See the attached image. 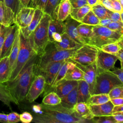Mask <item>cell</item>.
<instances>
[{
  "mask_svg": "<svg viewBox=\"0 0 123 123\" xmlns=\"http://www.w3.org/2000/svg\"><path fill=\"white\" fill-rule=\"evenodd\" d=\"M109 19H111V22H122L120 16V13L113 12L111 11H110L109 13Z\"/></svg>",
  "mask_w": 123,
  "mask_h": 123,
  "instance_id": "obj_49",
  "label": "cell"
},
{
  "mask_svg": "<svg viewBox=\"0 0 123 123\" xmlns=\"http://www.w3.org/2000/svg\"><path fill=\"white\" fill-rule=\"evenodd\" d=\"M110 99L123 98V85L113 87L108 94Z\"/></svg>",
  "mask_w": 123,
  "mask_h": 123,
  "instance_id": "obj_40",
  "label": "cell"
},
{
  "mask_svg": "<svg viewBox=\"0 0 123 123\" xmlns=\"http://www.w3.org/2000/svg\"><path fill=\"white\" fill-rule=\"evenodd\" d=\"M80 23L69 15L63 21L64 32L76 42L82 44H86V41L79 35L77 29V26Z\"/></svg>",
  "mask_w": 123,
  "mask_h": 123,
  "instance_id": "obj_13",
  "label": "cell"
},
{
  "mask_svg": "<svg viewBox=\"0 0 123 123\" xmlns=\"http://www.w3.org/2000/svg\"><path fill=\"white\" fill-rule=\"evenodd\" d=\"M72 8L69 0H61L56 11L57 19L63 22L70 15Z\"/></svg>",
  "mask_w": 123,
  "mask_h": 123,
  "instance_id": "obj_21",
  "label": "cell"
},
{
  "mask_svg": "<svg viewBox=\"0 0 123 123\" xmlns=\"http://www.w3.org/2000/svg\"><path fill=\"white\" fill-rule=\"evenodd\" d=\"M63 80H75L77 81L84 80L83 72L79 68L75 65L74 68H71L68 71Z\"/></svg>",
  "mask_w": 123,
  "mask_h": 123,
  "instance_id": "obj_31",
  "label": "cell"
},
{
  "mask_svg": "<svg viewBox=\"0 0 123 123\" xmlns=\"http://www.w3.org/2000/svg\"><path fill=\"white\" fill-rule=\"evenodd\" d=\"M75 66L74 63L70 59L66 60L63 64L61 66L58 73H57L56 77H55L52 85L50 87H52L56 86L58 83L61 81L63 80L65 75L66 74L68 71L72 68H74Z\"/></svg>",
  "mask_w": 123,
  "mask_h": 123,
  "instance_id": "obj_28",
  "label": "cell"
},
{
  "mask_svg": "<svg viewBox=\"0 0 123 123\" xmlns=\"http://www.w3.org/2000/svg\"><path fill=\"white\" fill-rule=\"evenodd\" d=\"M91 10L99 20L109 18L110 10L106 8L100 2L92 6Z\"/></svg>",
  "mask_w": 123,
  "mask_h": 123,
  "instance_id": "obj_33",
  "label": "cell"
},
{
  "mask_svg": "<svg viewBox=\"0 0 123 123\" xmlns=\"http://www.w3.org/2000/svg\"><path fill=\"white\" fill-rule=\"evenodd\" d=\"M12 25L6 27L2 25H1L0 27V57L1 55V50L2 49V47L3 45V43L4 42V40L5 39V37L11 30L12 28Z\"/></svg>",
  "mask_w": 123,
  "mask_h": 123,
  "instance_id": "obj_41",
  "label": "cell"
},
{
  "mask_svg": "<svg viewBox=\"0 0 123 123\" xmlns=\"http://www.w3.org/2000/svg\"><path fill=\"white\" fill-rule=\"evenodd\" d=\"M62 40V34L58 33H55L52 35V40L54 41L60 42Z\"/></svg>",
  "mask_w": 123,
  "mask_h": 123,
  "instance_id": "obj_56",
  "label": "cell"
},
{
  "mask_svg": "<svg viewBox=\"0 0 123 123\" xmlns=\"http://www.w3.org/2000/svg\"><path fill=\"white\" fill-rule=\"evenodd\" d=\"M117 60L118 58L115 55L104 52L98 49L96 60L98 73L110 71L114 68Z\"/></svg>",
  "mask_w": 123,
  "mask_h": 123,
  "instance_id": "obj_10",
  "label": "cell"
},
{
  "mask_svg": "<svg viewBox=\"0 0 123 123\" xmlns=\"http://www.w3.org/2000/svg\"><path fill=\"white\" fill-rule=\"evenodd\" d=\"M20 47L15 67L11 74L8 81H13L22 71L29 61L34 56L37 55L35 52L30 40L25 37L19 30Z\"/></svg>",
  "mask_w": 123,
  "mask_h": 123,
  "instance_id": "obj_5",
  "label": "cell"
},
{
  "mask_svg": "<svg viewBox=\"0 0 123 123\" xmlns=\"http://www.w3.org/2000/svg\"><path fill=\"white\" fill-rule=\"evenodd\" d=\"M22 7L28 6L30 0H18Z\"/></svg>",
  "mask_w": 123,
  "mask_h": 123,
  "instance_id": "obj_59",
  "label": "cell"
},
{
  "mask_svg": "<svg viewBox=\"0 0 123 123\" xmlns=\"http://www.w3.org/2000/svg\"><path fill=\"white\" fill-rule=\"evenodd\" d=\"M78 85V81L75 80H65L61 81L57 85L51 87L61 98H63L73 89H74Z\"/></svg>",
  "mask_w": 123,
  "mask_h": 123,
  "instance_id": "obj_16",
  "label": "cell"
},
{
  "mask_svg": "<svg viewBox=\"0 0 123 123\" xmlns=\"http://www.w3.org/2000/svg\"><path fill=\"white\" fill-rule=\"evenodd\" d=\"M111 115L116 123H122L123 122V111L112 113Z\"/></svg>",
  "mask_w": 123,
  "mask_h": 123,
  "instance_id": "obj_50",
  "label": "cell"
},
{
  "mask_svg": "<svg viewBox=\"0 0 123 123\" xmlns=\"http://www.w3.org/2000/svg\"><path fill=\"white\" fill-rule=\"evenodd\" d=\"M15 13L3 1H0V24L8 27L14 24Z\"/></svg>",
  "mask_w": 123,
  "mask_h": 123,
  "instance_id": "obj_15",
  "label": "cell"
},
{
  "mask_svg": "<svg viewBox=\"0 0 123 123\" xmlns=\"http://www.w3.org/2000/svg\"><path fill=\"white\" fill-rule=\"evenodd\" d=\"M0 26H1V25L0 24Z\"/></svg>",
  "mask_w": 123,
  "mask_h": 123,
  "instance_id": "obj_63",
  "label": "cell"
},
{
  "mask_svg": "<svg viewBox=\"0 0 123 123\" xmlns=\"http://www.w3.org/2000/svg\"><path fill=\"white\" fill-rule=\"evenodd\" d=\"M113 12L119 13L123 12V6L121 5L118 0H110Z\"/></svg>",
  "mask_w": 123,
  "mask_h": 123,
  "instance_id": "obj_47",
  "label": "cell"
},
{
  "mask_svg": "<svg viewBox=\"0 0 123 123\" xmlns=\"http://www.w3.org/2000/svg\"><path fill=\"white\" fill-rule=\"evenodd\" d=\"M53 43L57 49L60 50L76 49L83 45L76 42L65 32L62 34V40L60 42L54 41Z\"/></svg>",
  "mask_w": 123,
  "mask_h": 123,
  "instance_id": "obj_17",
  "label": "cell"
},
{
  "mask_svg": "<svg viewBox=\"0 0 123 123\" xmlns=\"http://www.w3.org/2000/svg\"><path fill=\"white\" fill-rule=\"evenodd\" d=\"M80 23L88 25L95 26L99 25V19L94 14L93 11L90 10L82 18Z\"/></svg>",
  "mask_w": 123,
  "mask_h": 123,
  "instance_id": "obj_37",
  "label": "cell"
},
{
  "mask_svg": "<svg viewBox=\"0 0 123 123\" xmlns=\"http://www.w3.org/2000/svg\"><path fill=\"white\" fill-rule=\"evenodd\" d=\"M111 73L114 74L116 77L122 82L123 83V68H117L113 71H110Z\"/></svg>",
  "mask_w": 123,
  "mask_h": 123,
  "instance_id": "obj_51",
  "label": "cell"
},
{
  "mask_svg": "<svg viewBox=\"0 0 123 123\" xmlns=\"http://www.w3.org/2000/svg\"><path fill=\"white\" fill-rule=\"evenodd\" d=\"M46 81L43 75H36L31 82L25 96V98L29 102H34L44 91Z\"/></svg>",
  "mask_w": 123,
  "mask_h": 123,
  "instance_id": "obj_9",
  "label": "cell"
},
{
  "mask_svg": "<svg viewBox=\"0 0 123 123\" xmlns=\"http://www.w3.org/2000/svg\"><path fill=\"white\" fill-rule=\"evenodd\" d=\"M61 0H48L43 12L49 15L51 18L57 19L56 11Z\"/></svg>",
  "mask_w": 123,
  "mask_h": 123,
  "instance_id": "obj_34",
  "label": "cell"
},
{
  "mask_svg": "<svg viewBox=\"0 0 123 123\" xmlns=\"http://www.w3.org/2000/svg\"><path fill=\"white\" fill-rule=\"evenodd\" d=\"M99 2L107 9L113 11L110 0H98Z\"/></svg>",
  "mask_w": 123,
  "mask_h": 123,
  "instance_id": "obj_52",
  "label": "cell"
},
{
  "mask_svg": "<svg viewBox=\"0 0 123 123\" xmlns=\"http://www.w3.org/2000/svg\"><path fill=\"white\" fill-rule=\"evenodd\" d=\"M90 110L94 116L111 115L114 105L110 100L108 102L98 105H89Z\"/></svg>",
  "mask_w": 123,
  "mask_h": 123,
  "instance_id": "obj_20",
  "label": "cell"
},
{
  "mask_svg": "<svg viewBox=\"0 0 123 123\" xmlns=\"http://www.w3.org/2000/svg\"><path fill=\"white\" fill-rule=\"evenodd\" d=\"M119 2H120V3L121 4V5L123 6V0H118Z\"/></svg>",
  "mask_w": 123,
  "mask_h": 123,
  "instance_id": "obj_61",
  "label": "cell"
},
{
  "mask_svg": "<svg viewBox=\"0 0 123 123\" xmlns=\"http://www.w3.org/2000/svg\"><path fill=\"white\" fill-rule=\"evenodd\" d=\"M0 122L8 123L7 114L0 113Z\"/></svg>",
  "mask_w": 123,
  "mask_h": 123,
  "instance_id": "obj_58",
  "label": "cell"
},
{
  "mask_svg": "<svg viewBox=\"0 0 123 123\" xmlns=\"http://www.w3.org/2000/svg\"><path fill=\"white\" fill-rule=\"evenodd\" d=\"M110 101L114 106L123 105V98H118L110 99Z\"/></svg>",
  "mask_w": 123,
  "mask_h": 123,
  "instance_id": "obj_53",
  "label": "cell"
},
{
  "mask_svg": "<svg viewBox=\"0 0 123 123\" xmlns=\"http://www.w3.org/2000/svg\"><path fill=\"white\" fill-rule=\"evenodd\" d=\"M106 27L121 35H123V22H111Z\"/></svg>",
  "mask_w": 123,
  "mask_h": 123,
  "instance_id": "obj_43",
  "label": "cell"
},
{
  "mask_svg": "<svg viewBox=\"0 0 123 123\" xmlns=\"http://www.w3.org/2000/svg\"><path fill=\"white\" fill-rule=\"evenodd\" d=\"M90 10H91V6L88 4H86L80 8H72L70 16L76 21L80 22L85 15Z\"/></svg>",
  "mask_w": 123,
  "mask_h": 123,
  "instance_id": "obj_30",
  "label": "cell"
},
{
  "mask_svg": "<svg viewBox=\"0 0 123 123\" xmlns=\"http://www.w3.org/2000/svg\"><path fill=\"white\" fill-rule=\"evenodd\" d=\"M77 102V86L69 93L61 98V104L64 107L72 109Z\"/></svg>",
  "mask_w": 123,
  "mask_h": 123,
  "instance_id": "obj_29",
  "label": "cell"
},
{
  "mask_svg": "<svg viewBox=\"0 0 123 123\" xmlns=\"http://www.w3.org/2000/svg\"><path fill=\"white\" fill-rule=\"evenodd\" d=\"M121 48L116 42H112L103 45L99 49L104 52L115 55Z\"/></svg>",
  "mask_w": 123,
  "mask_h": 123,
  "instance_id": "obj_38",
  "label": "cell"
},
{
  "mask_svg": "<svg viewBox=\"0 0 123 123\" xmlns=\"http://www.w3.org/2000/svg\"><path fill=\"white\" fill-rule=\"evenodd\" d=\"M3 2L12 9L15 13V16L20 8H22L18 0H3Z\"/></svg>",
  "mask_w": 123,
  "mask_h": 123,
  "instance_id": "obj_42",
  "label": "cell"
},
{
  "mask_svg": "<svg viewBox=\"0 0 123 123\" xmlns=\"http://www.w3.org/2000/svg\"><path fill=\"white\" fill-rule=\"evenodd\" d=\"M61 102V98L54 91L48 93L42 100L43 104L47 105H56L60 104Z\"/></svg>",
  "mask_w": 123,
  "mask_h": 123,
  "instance_id": "obj_36",
  "label": "cell"
},
{
  "mask_svg": "<svg viewBox=\"0 0 123 123\" xmlns=\"http://www.w3.org/2000/svg\"><path fill=\"white\" fill-rule=\"evenodd\" d=\"M87 4L89 5L91 7L99 3L98 0H86Z\"/></svg>",
  "mask_w": 123,
  "mask_h": 123,
  "instance_id": "obj_60",
  "label": "cell"
},
{
  "mask_svg": "<svg viewBox=\"0 0 123 123\" xmlns=\"http://www.w3.org/2000/svg\"><path fill=\"white\" fill-rule=\"evenodd\" d=\"M76 49L60 50L57 49L53 42L49 43L38 56L39 58L35 64V75L41 74L50 63L70 59Z\"/></svg>",
  "mask_w": 123,
  "mask_h": 123,
  "instance_id": "obj_3",
  "label": "cell"
},
{
  "mask_svg": "<svg viewBox=\"0 0 123 123\" xmlns=\"http://www.w3.org/2000/svg\"><path fill=\"white\" fill-rule=\"evenodd\" d=\"M92 25L80 23L77 27L79 35L86 41V44L92 34Z\"/></svg>",
  "mask_w": 123,
  "mask_h": 123,
  "instance_id": "obj_32",
  "label": "cell"
},
{
  "mask_svg": "<svg viewBox=\"0 0 123 123\" xmlns=\"http://www.w3.org/2000/svg\"><path fill=\"white\" fill-rule=\"evenodd\" d=\"M91 94L88 84L84 80L78 81L77 102H87Z\"/></svg>",
  "mask_w": 123,
  "mask_h": 123,
  "instance_id": "obj_26",
  "label": "cell"
},
{
  "mask_svg": "<svg viewBox=\"0 0 123 123\" xmlns=\"http://www.w3.org/2000/svg\"><path fill=\"white\" fill-rule=\"evenodd\" d=\"M64 32L63 22L57 19L51 18L48 26V37L49 42H53L52 35L55 33L62 34Z\"/></svg>",
  "mask_w": 123,
  "mask_h": 123,
  "instance_id": "obj_23",
  "label": "cell"
},
{
  "mask_svg": "<svg viewBox=\"0 0 123 123\" xmlns=\"http://www.w3.org/2000/svg\"><path fill=\"white\" fill-rule=\"evenodd\" d=\"M36 56H33L28 62L15 79L8 81V86L11 94L18 103L25 98L32 81L35 76Z\"/></svg>",
  "mask_w": 123,
  "mask_h": 123,
  "instance_id": "obj_2",
  "label": "cell"
},
{
  "mask_svg": "<svg viewBox=\"0 0 123 123\" xmlns=\"http://www.w3.org/2000/svg\"><path fill=\"white\" fill-rule=\"evenodd\" d=\"M73 8L81 7L87 4L86 0H69Z\"/></svg>",
  "mask_w": 123,
  "mask_h": 123,
  "instance_id": "obj_48",
  "label": "cell"
},
{
  "mask_svg": "<svg viewBox=\"0 0 123 123\" xmlns=\"http://www.w3.org/2000/svg\"><path fill=\"white\" fill-rule=\"evenodd\" d=\"M50 19L51 17L49 15L44 13L39 24L28 37L37 56L50 43L48 37V26Z\"/></svg>",
  "mask_w": 123,
  "mask_h": 123,
  "instance_id": "obj_4",
  "label": "cell"
},
{
  "mask_svg": "<svg viewBox=\"0 0 123 123\" xmlns=\"http://www.w3.org/2000/svg\"><path fill=\"white\" fill-rule=\"evenodd\" d=\"M0 101L3 102L10 109L11 103L15 104H19L12 96L7 84L1 83H0Z\"/></svg>",
  "mask_w": 123,
  "mask_h": 123,
  "instance_id": "obj_25",
  "label": "cell"
},
{
  "mask_svg": "<svg viewBox=\"0 0 123 123\" xmlns=\"http://www.w3.org/2000/svg\"><path fill=\"white\" fill-rule=\"evenodd\" d=\"M122 38H123V35L106 26L97 25L93 26L92 36L87 42V44L100 49L104 45L116 42Z\"/></svg>",
  "mask_w": 123,
  "mask_h": 123,
  "instance_id": "obj_6",
  "label": "cell"
},
{
  "mask_svg": "<svg viewBox=\"0 0 123 123\" xmlns=\"http://www.w3.org/2000/svg\"><path fill=\"white\" fill-rule=\"evenodd\" d=\"M19 27L15 24L12 26L11 30L7 35L4 40L0 59L6 56H9L17 31Z\"/></svg>",
  "mask_w": 123,
  "mask_h": 123,
  "instance_id": "obj_18",
  "label": "cell"
},
{
  "mask_svg": "<svg viewBox=\"0 0 123 123\" xmlns=\"http://www.w3.org/2000/svg\"><path fill=\"white\" fill-rule=\"evenodd\" d=\"M72 109L77 116L81 118L91 120L94 117L90 110L88 104L86 102H77Z\"/></svg>",
  "mask_w": 123,
  "mask_h": 123,
  "instance_id": "obj_24",
  "label": "cell"
},
{
  "mask_svg": "<svg viewBox=\"0 0 123 123\" xmlns=\"http://www.w3.org/2000/svg\"><path fill=\"white\" fill-rule=\"evenodd\" d=\"M65 61L51 62L49 64L45 67L41 74H43L41 75H43L45 79L46 85L49 86H51L52 83L60 69Z\"/></svg>",
  "mask_w": 123,
  "mask_h": 123,
  "instance_id": "obj_14",
  "label": "cell"
},
{
  "mask_svg": "<svg viewBox=\"0 0 123 123\" xmlns=\"http://www.w3.org/2000/svg\"><path fill=\"white\" fill-rule=\"evenodd\" d=\"M9 56L0 59V83H6L9 80L11 75V69Z\"/></svg>",
  "mask_w": 123,
  "mask_h": 123,
  "instance_id": "obj_22",
  "label": "cell"
},
{
  "mask_svg": "<svg viewBox=\"0 0 123 123\" xmlns=\"http://www.w3.org/2000/svg\"><path fill=\"white\" fill-rule=\"evenodd\" d=\"M122 85H123V83L110 71L99 72L96 77L94 88L91 95L108 94L113 87Z\"/></svg>",
  "mask_w": 123,
  "mask_h": 123,
  "instance_id": "obj_7",
  "label": "cell"
},
{
  "mask_svg": "<svg viewBox=\"0 0 123 123\" xmlns=\"http://www.w3.org/2000/svg\"><path fill=\"white\" fill-rule=\"evenodd\" d=\"M42 112L36 115L32 122L37 123H90L87 120L77 116L73 109L63 107L61 103L56 105L40 104Z\"/></svg>",
  "mask_w": 123,
  "mask_h": 123,
  "instance_id": "obj_1",
  "label": "cell"
},
{
  "mask_svg": "<svg viewBox=\"0 0 123 123\" xmlns=\"http://www.w3.org/2000/svg\"><path fill=\"white\" fill-rule=\"evenodd\" d=\"M123 111V105L114 106L112 110V113Z\"/></svg>",
  "mask_w": 123,
  "mask_h": 123,
  "instance_id": "obj_57",
  "label": "cell"
},
{
  "mask_svg": "<svg viewBox=\"0 0 123 123\" xmlns=\"http://www.w3.org/2000/svg\"><path fill=\"white\" fill-rule=\"evenodd\" d=\"M35 11V8L31 7H23L15 14L14 24L19 28L26 27L31 22Z\"/></svg>",
  "mask_w": 123,
  "mask_h": 123,
  "instance_id": "obj_12",
  "label": "cell"
},
{
  "mask_svg": "<svg viewBox=\"0 0 123 123\" xmlns=\"http://www.w3.org/2000/svg\"><path fill=\"white\" fill-rule=\"evenodd\" d=\"M48 2V0H32L31 7L37 8L43 12Z\"/></svg>",
  "mask_w": 123,
  "mask_h": 123,
  "instance_id": "obj_44",
  "label": "cell"
},
{
  "mask_svg": "<svg viewBox=\"0 0 123 123\" xmlns=\"http://www.w3.org/2000/svg\"><path fill=\"white\" fill-rule=\"evenodd\" d=\"M74 62L76 66L79 68L83 71L84 80L88 84L89 87L90 93L91 95L94 88L96 77L98 73L96 62L86 65H82Z\"/></svg>",
  "mask_w": 123,
  "mask_h": 123,
  "instance_id": "obj_11",
  "label": "cell"
},
{
  "mask_svg": "<svg viewBox=\"0 0 123 123\" xmlns=\"http://www.w3.org/2000/svg\"><path fill=\"white\" fill-rule=\"evenodd\" d=\"M8 123H16L20 121V114L15 112H12L7 114Z\"/></svg>",
  "mask_w": 123,
  "mask_h": 123,
  "instance_id": "obj_46",
  "label": "cell"
},
{
  "mask_svg": "<svg viewBox=\"0 0 123 123\" xmlns=\"http://www.w3.org/2000/svg\"><path fill=\"white\" fill-rule=\"evenodd\" d=\"M110 100L108 94H94L90 96L87 103L89 105H98L105 103Z\"/></svg>",
  "mask_w": 123,
  "mask_h": 123,
  "instance_id": "obj_35",
  "label": "cell"
},
{
  "mask_svg": "<svg viewBox=\"0 0 123 123\" xmlns=\"http://www.w3.org/2000/svg\"><path fill=\"white\" fill-rule=\"evenodd\" d=\"M98 48L88 44H83L76 49L73 56L71 58L73 62L86 65L96 62Z\"/></svg>",
  "mask_w": 123,
  "mask_h": 123,
  "instance_id": "obj_8",
  "label": "cell"
},
{
  "mask_svg": "<svg viewBox=\"0 0 123 123\" xmlns=\"http://www.w3.org/2000/svg\"><path fill=\"white\" fill-rule=\"evenodd\" d=\"M91 121L95 123H116L112 115L94 116Z\"/></svg>",
  "mask_w": 123,
  "mask_h": 123,
  "instance_id": "obj_39",
  "label": "cell"
},
{
  "mask_svg": "<svg viewBox=\"0 0 123 123\" xmlns=\"http://www.w3.org/2000/svg\"><path fill=\"white\" fill-rule=\"evenodd\" d=\"M43 14L44 12L42 11L40 9L35 8L33 18L30 24L25 27L20 28L22 33L25 37L28 38L30 36L31 33L39 24Z\"/></svg>",
  "mask_w": 123,
  "mask_h": 123,
  "instance_id": "obj_19",
  "label": "cell"
},
{
  "mask_svg": "<svg viewBox=\"0 0 123 123\" xmlns=\"http://www.w3.org/2000/svg\"><path fill=\"white\" fill-rule=\"evenodd\" d=\"M117 57L118 60H119L121 62V68H123V49H120L117 53L115 54Z\"/></svg>",
  "mask_w": 123,
  "mask_h": 123,
  "instance_id": "obj_54",
  "label": "cell"
},
{
  "mask_svg": "<svg viewBox=\"0 0 123 123\" xmlns=\"http://www.w3.org/2000/svg\"><path fill=\"white\" fill-rule=\"evenodd\" d=\"M19 30L20 28L19 27L15 37L12 44L11 52L9 55V62H10V66L11 69V73L14 69L15 67L16 61L17 60V57L18 56L19 47H20V34H19Z\"/></svg>",
  "mask_w": 123,
  "mask_h": 123,
  "instance_id": "obj_27",
  "label": "cell"
},
{
  "mask_svg": "<svg viewBox=\"0 0 123 123\" xmlns=\"http://www.w3.org/2000/svg\"><path fill=\"white\" fill-rule=\"evenodd\" d=\"M33 117L28 112L25 111L20 114V121L23 123H29L32 122Z\"/></svg>",
  "mask_w": 123,
  "mask_h": 123,
  "instance_id": "obj_45",
  "label": "cell"
},
{
  "mask_svg": "<svg viewBox=\"0 0 123 123\" xmlns=\"http://www.w3.org/2000/svg\"><path fill=\"white\" fill-rule=\"evenodd\" d=\"M111 22V21L109 18H105L103 19H100L99 20V25L106 27Z\"/></svg>",
  "mask_w": 123,
  "mask_h": 123,
  "instance_id": "obj_55",
  "label": "cell"
},
{
  "mask_svg": "<svg viewBox=\"0 0 123 123\" xmlns=\"http://www.w3.org/2000/svg\"><path fill=\"white\" fill-rule=\"evenodd\" d=\"M3 1V0H0V1Z\"/></svg>",
  "mask_w": 123,
  "mask_h": 123,
  "instance_id": "obj_62",
  "label": "cell"
}]
</instances>
